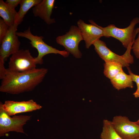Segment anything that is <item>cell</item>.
Returning <instances> with one entry per match:
<instances>
[{"mask_svg":"<svg viewBox=\"0 0 139 139\" xmlns=\"http://www.w3.org/2000/svg\"><path fill=\"white\" fill-rule=\"evenodd\" d=\"M7 70V75L2 80L0 91L13 94L32 90L42 82L48 72L44 68L22 72Z\"/></svg>","mask_w":139,"mask_h":139,"instance_id":"6da1fadb","label":"cell"},{"mask_svg":"<svg viewBox=\"0 0 139 139\" xmlns=\"http://www.w3.org/2000/svg\"><path fill=\"white\" fill-rule=\"evenodd\" d=\"M89 22L102 29L104 31L106 37H112L119 41L123 46L127 49L129 45L133 43L136 34L135 27L139 23V17L134 18L131 22L128 27L123 28H117L114 24H110L103 27L98 25L92 20H89Z\"/></svg>","mask_w":139,"mask_h":139,"instance_id":"7a4b0ae2","label":"cell"},{"mask_svg":"<svg viewBox=\"0 0 139 139\" xmlns=\"http://www.w3.org/2000/svg\"><path fill=\"white\" fill-rule=\"evenodd\" d=\"M18 37L28 39L30 41L31 47L36 49L38 52V56L35 57L37 64H42L43 63V57L48 54H59L64 57H67L69 53L66 50L60 51L50 46L44 42L42 36L34 35L31 33L30 27L23 32H16Z\"/></svg>","mask_w":139,"mask_h":139,"instance_id":"3957f363","label":"cell"},{"mask_svg":"<svg viewBox=\"0 0 139 139\" xmlns=\"http://www.w3.org/2000/svg\"><path fill=\"white\" fill-rule=\"evenodd\" d=\"M133 43L129 46L124 54L119 55L112 51L104 41L99 39L93 44L94 49L99 57L104 61L114 62L121 63L123 67H128L134 62L133 56L131 54Z\"/></svg>","mask_w":139,"mask_h":139,"instance_id":"277c9868","label":"cell"},{"mask_svg":"<svg viewBox=\"0 0 139 139\" xmlns=\"http://www.w3.org/2000/svg\"><path fill=\"white\" fill-rule=\"evenodd\" d=\"M30 118V116L24 115L11 117L0 105V136L11 131L25 134L23 126Z\"/></svg>","mask_w":139,"mask_h":139,"instance_id":"5b68a950","label":"cell"},{"mask_svg":"<svg viewBox=\"0 0 139 139\" xmlns=\"http://www.w3.org/2000/svg\"><path fill=\"white\" fill-rule=\"evenodd\" d=\"M7 69L10 71L22 72L36 68L37 64L35 57L28 49H20L11 55Z\"/></svg>","mask_w":139,"mask_h":139,"instance_id":"8992f818","label":"cell"},{"mask_svg":"<svg viewBox=\"0 0 139 139\" xmlns=\"http://www.w3.org/2000/svg\"><path fill=\"white\" fill-rule=\"evenodd\" d=\"M83 40L80 31L78 27L71 26L69 31L62 36H59L56 38V42L63 46L66 51L77 58H80L82 54L79 50L80 42Z\"/></svg>","mask_w":139,"mask_h":139,"instance_id":"52a82bcc","label":"cell"},{"mask_svg":"<svg viewBox=\"0 0 139 139\" xmlns=\"http://www.w3.org/2000/svg\"><path fill=\"white\" fill-rule=\"evenodd\" d=\"M111 121L115 131L123 139H135L139 136V124L136 121L120 115L115 116Z\"/></svg>","mask_w":139,"mask_h":139,"instance_id":"ba28073f","label":"cell"},{"mask_svg":"<svg viewBox=\"0 0 139 139\" xmlns=\"http://www.w3.org/2000/svg\"><path fill=\"white\" fill-rule=\"evenodd\" d=\"M17 30V28L14 24L10 26L0 43V58L4 61L10 56L20 50V42L16 34Z\"/></svg>","mask_w":139,"mask_h":139,"instance_id":"9c48e42d","label":"cell"},{"mask_svg":"<svg viewBox=\"0 0 139 139\" xmlns=\"http://www.w3.org/2000/svg\"><path fill=\"white\" fill-rule=\"evenodd\" d=\"M1 105L4 110L9 116L19 113L27 112L40 109L42 107L33 100L21 101L7 100Z\"/></svg>","mask_w":139,"mask_h":139,"instance_id":"30bf717a","label":"cell"},{"mask_svg":"<svg viewBox=\"0 0 139 139\" xmlns=\"http://www.w3.org/2000/svg\"><path fill=\"white\" fill-rule=\"evenodd\" d=\"M77 23L87 49H89L95 41L100 39L101 37L105 36L103 31L95 25L86 24L81 19H79Z\"/></svg>","mask_w":139,"mask_h":139,"instance_id":"8fae6325","label":"cell"},{"mask_svg":"<svg viewBox=\"0 0 139 139\" xmlns=\"http://www.w3.org/2000/svg\"><path fill=\"white\" fill-rule=\"evenodd\" d=\"M55 2L54 0H42L32 8L34 16L38 17L48 25L55 23V19L51 18Z\"/></svg>","mask_w":139,"mask_h":139,"instance_id":"7c38bea8","label":"cell"},{"mask_svg":"<svg viewBox=\"0 0 139 139\" xmlns=\"http://www.w3.org/2000/svg\"><path fill=\"white\" fill-rule=\"evenodd\" d=\"M110 82L113 86L118 90L127 88H133L134 87L131 76L126 74L123 71L110 80Z\"/></svg>","mask_w":139,"mask_h":139,"instance_id":"4fadbf2b","label":"cell"},{"mask_svg":"<svg viewBox=\"0 0 139 139\" xmlns=\"http://www.w3.org/2000/svg\"><path fill=\"white\" fill-rule=\"evenodd\" d=\"M42 0H21L20 8L15 16L14 25L17 28L23 21V18L30 8L40 3Z\"/></svg>","mask_w":139,"mask_h":139,"instance_id":"5bb4252c","label":"cell"},{"mask_svg":"<svg viewBox=\"0 0 139 139\" xmlns=\"http://www.w3.org/2000/svg\"><path fill=\"white\" fill-rule=\"evenodd\" d=\"M17 13L15 9L10 7L3 0H0V16L9 26L14 24Z\"/></svg>","mask_w":139,"mask_h":139,"instance_id":"9a60e30c","label":"cell"},{"mask_svg":"<svg viewBox=\"0 0 139 139\" xmlns=\"http://www.w3.org/2000/svg\"><path fill=\"white\" fill-rule=\"evenodd\" d=\"M103 73L105 76L110 80L123 71V65L114 62L105 61Z\"/></svg>","mask_w":139,"mask_h":139,"instance_id":"2e32d148","label":"cell"},{"mask_svg":"<svg viewBox=\"0 0 139 139\" xmlns=\"http://www.w3.org/2000/svg\"><path fill=\"white\" fill-rule=\"evenodd\" d=\"M100 138L101 139H123L115 131L111 121L107 119L103 121V126Z\"/></svg>","mask_w":139,"mask_h":139,"instance_id":"e0dca14e","label":"cell"},{"mask_svg":"<svg viewBox=\"0 0 139 139\" xmlns=\"http://www.w3.org/2000/svg\"><path fill=\"white\" fill-rule=\"evenodd\" d=\"M10 26H9L4 21L0 19V43L7 34Z\"/></svg>","mask_w":139,"mask_h":139,"instance_id":"ac0fdd59","label":"cell"},{"mask_svg":"<svg viewBox=\"0 0 139 139\" xmlns=\"http://www.w3.org/2000/svg\"><path fill=\"white\" fill-rule=\"evenodd\" d=\"M132 49L136 57L139 58V32L137 38L135 40L133 44Z\"/></svg>","mask_w":139,"mask_h":139,"instance_id":"d6986e66","label":"cell"},{"mask_svg":"<svg viewBox=\"0 0 139 139\" xmlns=\"http://www.w3.org/2000/svg\"><path fill=\"white\" fill-rule=\"evenodd\" d=\"M4 61L0 58V79L2 80L6 76L8 71L4 66Z\"/></svg>","mask_w":139,"mask_h":139,"instance_id":"ffe728a7","label":"cell"},{"mask_svg":"<svg viewBox=\"0 0 139 139\" xmlns=\"http://www.w3.org/2000/svg\"><path fill=\"white\" fill-rule=\"evenodd\" d=\"M21 0H6L5 3L11 7L15 9L19 4H20Z\"/></svg>","mask_w":139,"mask_h":139,"instance_id":"44dd1931","label":"cell"},{"mask_svg":"<svg viewBox=\"0 0 139 139\" xmlns=\"http://www.w3.org/2000/svg\"><path fill=\"white\" fill-rule=\"evenodd\" d=\"M129 74L131 76L133 81L135 82L136 84H139V75L135 74L131 71L130 68L128 67H127Z\"/></svg>","mask_w":139,"mask_h":139,"instance_id":"7402d4cb","label":"cell"},{"mask_svg":"<svg viewBox=\"0 0 139 139\" xmlns=\"http://www.w3.org/2000/svg\"><path fill=\"white\" fill-rule=\"evenodd\" d=\"M137 89L136 91L133 93L134 97L136 98H139V84H136Z\"/></svg>","mask_w":139,"mask_h":139,"instance_id":"603a6c76","label":"cell"},{"mask_svg":"<svg viewBox=\"0 0 139 139\" xmlns=\"http://www.w3.org/2000/svg\"><path fill=\"white\" fill-rule=\"evenodd\" d=\"M135 32L137 34L139 32V27L135 29Z\"/></svg>","mask_w":139,"mask_h":139,"instance_id":"cb8c5ba5","label":"cell"},{"mask_svg":"<svg viewBox=\"0 0 139 139\" xmlns=\"http://www.w3.org/2000/svg\"><path fill=\"white\" fill-rule=\"evenodd\" d=\"M136 122L137 124H139V118L138 120Z\"/></svg>","mask_w":139,"mask_h":139,"instance_id":"d4e9b609","label":"cell"},{"mask_svg":"<svg viewBox=\"0 0 139 139\" xmlns=\"http://www.w3.org/2000/svg\"><path fill=\"white\" fill-rule=\"evenodd\" d=\"M139 139V136H138V137H137V138H136V139Z\"/></svg>","mask_w":139,"mask_h":139,"instance_id":"484cf974","label":"cell"}]
</instances>
